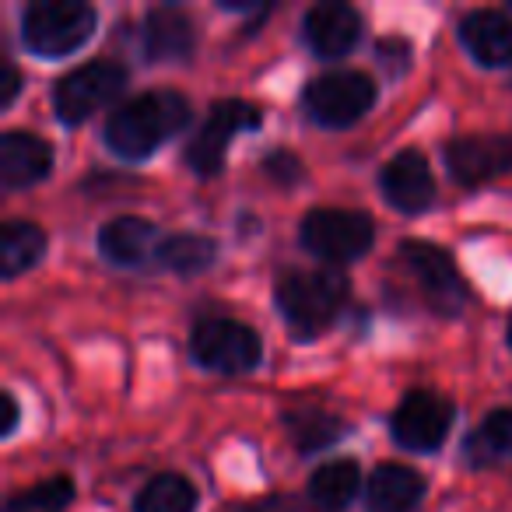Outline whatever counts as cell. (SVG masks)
<instances>
[{"instance_id":"1","label":"cell","mask_w":512,"mask_h":512,"mask_svg":"<svg viewBox=\"0 0 512 512\" xmlns=\"http://www.w3.org/2000/svg\"><path fill=\"white\" fill-rule=\"evenodd\" d=\"M190 123V102L179 92H144L123 102L106 120V144L113 155L141 162Z\"/></svg>"},{"instance_id":"2","label":"cell","mask_w":512,"mask_h":512,"mask_svg":"<svg viewBox=\"0 0 512 512\" xmlns=\"http://www.w3.org/2000/svg\"><path fill=\"white\" fill-rule=\"evenodd\" d=\"M281 320L299 341L320 337L348 302V281L337 271H288L274 285Z\"/></svg>"},{"instance_id":"3","label":"cell","mask_w":512,"mask_h":512,"mask_svg":"<svg viewBox=\"0 0 512 512\" xmlns=\"http://www.w3.org/2000/svg\"><path fill=\"white\" fill-rule=\"evenodd\" d=\"M95 32V8L85 0H39L22 11V43L43 60L81 50Z\"/></svg>"},{"instance_id":"4","label":"cell","mask_w":512,"mask_h":512,"mask_svg":"<svg viewBox=\"0 0 512 512\" xmlns=\"http://www.w3.org/2000/svg\"><path fill=\"white\" fill-rule=\"evenodd\" d=\"M302 246L327 264H351L372 249L376 225L369 214L344 211V207H316L302 218L299 228Z\"/></svg>"},{"instance_id":"5","label":"cell","mask_w":512,"mask_h":512,"mask_svg":"<svg viewBox=\"0 0 512 512\" xmlns=\"http://www.w3.org/2000/svg\"><path fill=\"white\" fill-rule=\"evenodd\" d=\"M190 355L200 369L225 372V376H239V372H253L264 355V344L253 327L239 320H200L190 337Z\"/></svg>"},{"instance_id":"6","label":"cell","mask_w":512,"mask_h":512,"mask_svg":"<svg viewBox=\"0 0 512 512\" xmlns=\"http://www.w3.org/2000/svg\"><path fill=\"white\" fill-rule=\"evenodd\" d=\"M127 85V71L116 60H92V64L78 67L67 78L57 81L53 88V113L67 127H78L88 116L106 109L116 95Z\"/></svg>"},{"instance_id":"7","label":"cell","mask_w":512,"mask_h":512,"mask_svg":"<svg viewBox=\"0 0 512 512\" xmlns=\"http://www.w3.org/2000/svg\"><path fill=\"white\" fill-rule=\"evenodd\" d=\"M302 102H306V113L320 127H351V123H358L372 109L376 85L362 71H330L309 81Z\"/></svg>"},{"instance_id":"8","label":"cell","mask_w":512,"mask_h":512,"mask_svg":"<svg viewBox=\"0 0 512 512\" xmlns=\"http://www.w3.org/2000/svg\"><path fill=\"white\" fill-rule=\"evenodd\" d=\"M400 256H404L407 271L414 274L421 295L428 299V306L439 316H456L463 306H467V285H463V274L456 271L453 256L442 246L425 239H407L400 246Z\"/></svg>"},{"instance_id":"9","label":"cell","mask_w":512,"mask_h":512,"mask_svg":"<svg viewBox=\"0 0 512 512\" xmlns=\"http://www.w3.org/2000/svg\"><path fill=\"white\" fill-rule=\"evenodd\" d=\"M253 127H260V109L256 106H249L242 99L214 102L207 120L200 123L197 137L186 144V165L197 176H214L221 169V162H225V151L232 144V137Z\"/></svg>"},{"instance_id":"10","label":"cell","mask_w":512,"mask_h":512,"mask_svg":"<svg viewBox=\"0 0 512 512\" xmlns=\"http://www.w3.org/2000/svg\"><path fill=\"white\" fill-rule=\"evenodd\" d=\"M453 428V404L432 390H414L397 404L390 432L411 453H435Z\"/></svg>"},{"instance_id":"11","label":"cell","mask_w":512,"mask_h":512,"mask_svg":"<svg viewBox=\"0 0 512 512\" xmlns=\"http://www.w3.org/2000/svg\"><path fill=\"white\" fill-rule=\"evenodd\" d=\"M383 197L390 200V207L404 214H421L432 207V197H435V176L428 169L425 155L414 148L407 151H397L390 162L383 165Z\"/></svg>"},{"instance_id":"12","label":"cell","mask_w":512,"mask_h":512,"mask_svg":"<svg viewBox=\"0 0 512 512\" xmlns=\"http://www.w3.org/2000/svg\"><path fill=\"white\" fill-rule=\"evenodd\" d=\"M446 165L456 183H488L512 169V137H460L446 144Z\"/></svg>"},{"instance_id":"13","label":"cell","mask_w":512,"mask_h":512,"mask_svg":"<svg viewBox=\"0 0 512 512\" xmlns=\"http://www.w3.org/2000/svg\"><path fill=\"white\" fill-rule=\"evenodd\" d=\"M302 32H306V43L316 57L337 60L358 46V39H362V18H358V11L348 8V4L327 0V4L309 8L306 22H302Z\"/></svg>"},{"instance_id":"14","label":"cell","mask_w":512,"mask_h":512,"mask_svg":"<svg viewBox=\"0 0 512 512\" xmlns=\"http://www.w3.org/2000/svg\"><path fill=\"white\" fill-rule=\"evenodd\" d=\"M53 151L43 137L22 134V130H8L0 137V186L4 190H25V186L39 183L50 176Z\"/></svg>"},{"instance_id":"15","label":"cell","mask_w":512,"mask_h":512,"mask_svg":"<svg viewBox=\"0 0 512 512\" xmlns=\"http://www.w3.org/2000/svg\"><path fill=\"white\" fill-rule=\"evenodd\" d=\"M158 249H162L158 228L144 218L123 214L99 228V253L116 267H141L151 256H158Z\"/></svg>"},{"instance_id":"16","label":"cell","mask_w":512,"mask_h":512,"mask_svg":"<svg viewBox=\"0 0 512 512\" xmlns=\"http://www.w3.org/2000/svg\"><path fill=\"white\" fill-rule=\"evenodd\" d=\"M460 43L484 67L512 64V18L505 11H470L460 22Z\"/></svg>"},{"instance_id":"17","label":"cell","mask_w":512,"mask_h":512,"mask_svg":"<svg viewBox=\"0 0 512 512\" xmlns=\"http://www.w3.org/2000/svg\"><path fill=\"white\" fill-rule=\"evenodd\" d=\"M425 498V481L404 463H379L369 477V512H414Z\"/></svg>"},{"instance_id":"18","label":"cell","mask_w":512,"mask_h":512,"mask_svg":"<svg viewBox=\"0 0 512 512\" xmlns=\"http://www.w3.org/2000/svg\"><path fill=\"white\" fill-rule=\"evenodd\" d=\"M193 22L176 8H155L144 18V57L148 60H183L193 53Z\"/></svg>"},{"instance_id":"19","label":"cell","mask_w":512,"mask_h":512,"mask_svg":"<svg viewBox=\"0 0 512 512\" xmlns=\"http://www.w3.org/2000/svg\"><path fill=\"white\" fill-rule=\"evenodd\" d=\"M46 253V232L32 221H8L0 228V274L4 281H15L29 267L39 264Z\"/></svg>"},{"instance_id":"20","label":"cell","mask_w":512,"mask_h":512,"mask_svg":"<svg viewBox=\"0 0 512 512\" xmlns=\"http://www.w3.org/2000/svg\"><path fill=\"white\" fill-rule=\"evenodd\" d=\"M362 488V470H358L355 460H334L323 463L313 477H309V498L313 505L327 512H341L351 505V498Z\"/></svg>"},{"instance_id":"21","label":"cell","mask_w":512,"mask_h":512,"mask_svg":"<svg viewBox=\"0 0 512 512\" xmlns=\"http://www.w3.org/2000/svg\"><path fill=\"white\" fill-rule=\"evenodd\" d=\"M193 509H197V491L179 474L151 477L134 498V512H193Z\"/></svg>"},{"instance_id":"22","label":"cell","mask_w":512,"mask_h":512,"mask_svg":"<svg viewBox=\"0 0 512 512\" xmlns=\"http://www.w3.org/2000/svg\"><path fill=\"white\" fill-rule=\"evenodd\" d=\"M214 253H218V246H214L207 235L179 232V235L162 239L158 264L169 267V271H176V274H197V271H204V267H211Z\"/></svg>"},{"instance_id":"23","label":"cell","mask_w":512,"mask_h":512,"mask_svg":"<svg viewBox=\"0 0 512 512\" xmlns=\"http://www.w3.org/2000/svg\"><path fill=\"white\" fill-rule=\"evenodd\" d=\"M477 463L512 460V411H491L467 442Z\"/></svg>"},{"instance_id":"24","label":"cell","mask_w":512,"mask_h":512,"mask_svg":"<svg viewBox=\"0 0 512 512\" xmlns=\"http://www.w3.org/2000/svg\"><path fill=\"white\" fill-rule=\"evenodd\" d=\"M285 421L302 453H316V449L330 446V442L341 435V425H337L334 414H323V411H316V407H302V411L285 414Z\"/></svg>"},{"instance_id":"25","label":"cell","mask_w":512,"mask_h":512,"mask_svg":"<svg viewBox=\"0 0 512 512\" xmlns=\"http://www.w3.org/2000/svg\"><path fill=\"white\" fill-rule=\"evenodd\" d=\"M74 498V484L67 477H50L29 491H18L8 502V512H57Z\"/></svg>"},{"instance_id":"26","label":"cell","mask_w":512,"mask_h":512,"mask_svg":"<svg viewBox=\"0 0 512 512\" xmlns=\"http://www.w3.org/2000/svg\"><path fill=\"white\" fill-rule=\"evenodd\" d=\"M267 172H271V179H278V183H295V179L302 176L299 162H295L292 155H285V151L267 158Z\"/></svg>"},{"instance_id":"27","label":"cell","mask_w":512,"mask_h":512,"mask_svg":"<svg viewBox=\"0 0 512 512\" xmlns=\"http://www.w3.org/2000/svg\"><path fill=\"white\" fill-rule=\"evenodd\" d=\"M18 92H22V74L15 64H4L0 67V109H8L18 99Z\"/></svg>"},{"instance_id":"28","label":"cell","mask_w":512,"mask_h":512,"mask_svg":"<svg viewBox=\"0 0 512 512\" xmlns=\"http://www.w3.org/2000/svg\"><path fill=\"white\" fill-rule=\"evenodd\" d=\"M4 435H11L18 428V400H15V393H4Z\"/></svg>"},{"instance_id":"29","label":"cell","mask_w":512,"mask_h":512,"mask_svg":"<svg viewBox=\"0 0 512 512\" xmlns=\"http://www.w3.org/2000/svg\"><path fill=\"white\" fill-rule=\"evenodd\" d=\"M249 512H292V505L288 502H256Z\"/></svg>"},{"instance_id":"30","label":"cell","mask_w":512,"mask_h":512,"mask_svg":"<svg viewBox=\"0 0 512 512\" xmlns=\"http://www.w3.org/2000/svg\"><path fill=\"white\" fill-rule=\"evenodd\" d=\"M509 344H512V316H509Z\"/></svg>"}]
</instances>
